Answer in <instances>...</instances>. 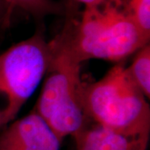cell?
<instances>
[{
	"label": "cell",
	"mask_w": 150,
	"mask_h": 150,
	"mask_svg": "<svg viewBox=\"0 0 150 150\" xmlns=\"http://www.w3.org/2000/svg\"><path fill=\"white\" fill-rule=\"evenodd\" d=\"M123 10L145 37L150 38V0H121Z\"/></svg>",
	"instance_id": "cell-9"
},
{
	"label": "cell",
	"mask_w": 150,
	"mask_h": 150,
	"mask_svg": "<svg viewBox=\"0 0 150 150\" xmlns=\"http://www.w3.org/2000/svg\"><path fill=\"white\" fill-rule=\"evenodd\" d=\"M50 59V42L41 28L0 55V128L15 119L37 89Z\"/></svg>",
	"instance_id": "cell-4"
},
{
	"label": "cell",
	"mask_w": 150,
	"mask_h": 150,
	"mask_svg": "<svg viewBox=\"0 0 150 150\" xmlns=\"http://www.w3.org/2000/svg\"><path fill=\"white\" fill-rule=\"evenodd\" d=\"M61 142L35 112L11 122L0 133V150H60Z\"/></svg>",
	"instance_id": "cell-5"
},
{
	"label": "cell",
	"mask_w": 150,
	"mask_h": 150,
	"mask_svg": "<svg viewBox=\"0 0 150 150\" xmlns=\"http://www.w3.org/2000/svg\"><path fill=\"white\" fill-rule=\"evenodd\" d=\"M65 20L57 35L80 64L90 59L120 62L149 43L122 4L106 1L84 6L68 0Z\"/></svg>",
	"instance_id": "cell-1"
},
{
	"label": "cell",
	"mask_w": 150,
	"mask_h": 150,
	"mask_svg": "<svg viewBox=\"0 0 150 150\" xmlns=\"http://www.w3.org/2000/svg\"><path fill=\"white\" fill-rule=\"evenodd\" d=\"M13 8L5 1L0 0V28L8 27L10 23Z\"/></svg>",
	"instance_id": "cell-10"
},
{
	"label": "cell",
	"mask_w": 150,
	"mask_h": 150,
	"mask_svg": "<svg viewBox=\"0 0 150 150\" xmlns=\"http://www.w3.org/2000/svg\"><path fill=\"white\" fill-rule=\"evenodd\" d=\"M74 139L76 150H147L149 135H126L88 122Z\"/></svg>",
	"instance_id": "cell-6"
},
{
	"label": "cell",
	"mask_w": 150,
	"mask_h": 150,
	"mask_svg": "<svg viewBox=\"0 0 150 150\" xmlns=\"http://www.w3.org/2000/svg\"><path fill=\"white\" fill-rule=\"evenodd\" d=\"M127 74L137 88L147 98L150 97V46L149 43L139 49L132 63L126 67Z\"/></svg>",
	"instance_id": "cell-7"
},
{
	"label": "cell",
	"mask_w": 150,
	"mask_h": 150,
	"mask_svg": "<svg viewBox=\"0 0 150 150\" xmlns=\"http://www.w3.org/2000/svg\"><path fill=\"white\" fill-rule=\"evenodd\" d=\"M71 1L75 2L79 4H83L84 6L93 5V4H97L106 2V1H111V2L117 3V4H122L121 0H71Z\"/></svg>",
	"instance_id": "cell-11"
},
{
	"label": "cell",
	"mask_w": 150,
	"mask_h": 150,
	"mask_svg": "<svg viewBox=\"0 0 150 150\" xmlns=\"http://www.w3.org/2000/svg\"><path fill=\"white\" fill-rule=\"evenodd\" d=\"M51 59L34 112L59 139L74 137L88 123L83 106L81 64L58 36L49 41Z\"/></svg>",
	"instance_id": "cell-3"
},
{
	"label": "cell",
	"mask_w": 150,
	"mask_h": 150,
	"mask_svg": "<svg viewBox=\"0 0 150 150\" xmlns=\"http://www.w3.org/2000/svg\"><path fill=\"white\" fill-rule=\"evenodd\" d=\"M146 99L123 64L112 67L99 80L83 85V106L88 121L119 134L149 135L150 108Z\"/></svg>",
	"instance_id": "cell-2"
},
{
	"label": "cell",
	"mask_w": 150,
	"mask_h": 150,
	"mask_svg": "<svg viewBox=\"0 0 150 150\" xmlns=\"http://www.w3.org/2000/svg\"><path fill=\"white\" fill-rule=\"evenodd\" d=\"M13 9L19 8L36 19H43L49 15L64 16L65 4L55 0H4Z\"/></svg>",
	"instance_id": "cell-8"
}]
</instances>
